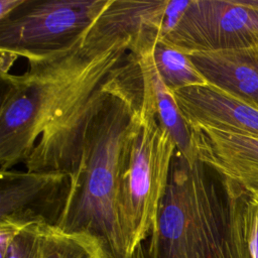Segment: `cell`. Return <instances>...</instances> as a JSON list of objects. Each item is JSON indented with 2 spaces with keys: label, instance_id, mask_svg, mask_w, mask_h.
Here are the masks:
<instances>
[{
  "label": "cell",
  "instance_id": "obj_1",
  "mask_svg": "<svg viewBox=\"0 0 258 258\" xmlns=\"http://www.w3.org/2000/svg\"><path fill=\"white\" fill-rule=\"evenodd\" d=\"M133 40L85 42L1 73L0 169L59 171L74 182L87 128L133 58Z\"/></svg>",
  "mask_w": 258,
  "mask_h": 258
},
{
  "label": "cell",
  "instance_id": "obj_2",
  "mask_svg": "<svg viewBox=\"0 0 258 258\" xmlns=\"http://www.w3.org/2000/svg\"><path fill=\"white\" fill-rule=\"evenodd\" d=\"M133 54L87 128L70 201L56 226L94 239L105 258H131L121 230L118 195L125 147L141 116L143 76Z\"/></svg>",
  "mask_w": 258,
  "mask_h": 258
},
{
  "label": "cell",
  "instance_id": "obj_3",
  "mask_svg": "<svg viewBox=\"0 0 258 258\" xmlns=\"http://www.w3.org/2000/svg\"><path fill=\"white\" fill-rule=\"evenodd\" d=\"M131 258H234L222 177L176 150L155 225Z\"/></svg>",
  "mask_w": 258,
  "mask_h": 258
},
{
  "label": "cell",
  "instance_id": "obj_4",
  "mask_svg": "<svg viewBox=\"0 0 258 258\" xmlns=\"http://www.w3.org/2000/svg\"><path fill=\"white\" fill-rule=\"evenodd\" d=\"M141 72L140 122L125 147L118 195L120 225L130 256L155 225L177 150L159 120L149 77L142 68Z\"/></svg>",
  "mask_w": 258,
  "mask_h": 258
},
{
  "label": "cell",
  "instance_id": "obj_5",
  "mask_svg": "<svg viewBox=\"0 0 258 258\" xmlns=\"http://www.w3.org/2000/svg\"><path fill=\"white\" fill-rule=\"evenodd\" d=\"M110 0H26L0 21L1 73L18 57L38 59L79 44Z\"/></svg>",
  "mask_w": 258,
  "mask_h": 258
},
{
  "label": "cell",
  "instance_id": "obj_6",
  "mask_svg": "<svg viewBox=\"0 0 258 258\" xmlns=\"http://www.w3.org/2000/svg\"><path fill=\"white\" fill-rule=\"evenodd\" d=\"M185 53L258 45V8L243 0H190L174 27L159 39Z\"/></svg>",
  "mask_w": 258,
  "mask_h": 258
},
{
  "label": "cell",
  "instance_id": "obj_7",
  "mask_svg": "<svg viewBox=\"0 0 258 258\" xmlns=\"http://www.w3.org/2000/svg\"><path fill=\"white\" fill-rule=\"evenodd\" d=\"M0 179V219L57 226L70 201L68 173L8 169Z\"/></svg>",
  "mask_w": 258,
  "mask_h": 258
},
{
  "label": "cell",
  "instance_id": "obj_8",
  "mask_svg": "<svg viewBox=\"0 0 258 258\" xmlns=\"http://www.w3.org/2000/svg\"><path fill=\"white\" fill-rule=\"evenodd\" d=\"M189 128L207 127L258 138V108L203 84L171 92Z\"/></svg>",
  "mask_w": 258,
  "mask_h": 258
},
{
  "label": "cell",
  "instance_id": "obj_9",
  "mask_svg": "<svg viewBox=\"0 0 258 258\" xmlns=\"http://www.w3.org/2000/svg\"><path fill=\"white\" fill-rule=\"evenodd\" d=\"M190 130L197 159L246 189H258L257 137L207 127Z\"/></svg>",
  "mask_w": 258,
  "mask_h": 258
},
{
  "label": "cell",
  "instance_id": "obj_10",
  "mask_svg": "<svg viewBox=\"0 0 258 258\" xmlns=\"http://www.w3.org/2000/svg\"><path fill=\"white\" fill-rule=\"evenodd\" d=\"M168 0H110V3L88 29L85 42H109L120 38L133 40L131 49L157 41Z\"/></svg>",
  "mask_w": 258,
  "mask_h": 258
},
{
  "label": "cell",
  "instance_id": "obj_11",
  "mask_svg": "<svg viewBox=\"0 0 258 258\" xmlns=\"http://www.w3.org/2000/svg\"><path fill=\"white\" fill-rule=\"evenodd\" d=\"M188 56L207 84L258 108V45Z\"/></svg>",
  "mask_w": 258,
  "mask_h": 258
},
{
  "label": "cell",
  "instance_id": "obj_12",
  "mask_svg": "<svg viewBox=\"0 0 258 258\" xmlns=\"http://www.w3.org/2000/svg\"><path fill=\"white\" fill-rule=\"evenodd\" d=\"M157 42V41H156ZM156 42H148L131 51L135 53L141 68L149 77L155 96L157 114L161 124L172 137L177 151L188 161L196 160L191 130L184 120L172 93L163 84L153 61V47Z\"/></svg>",
  "mask_w": 258,
  "mask_h": 258
},
{
  "label": "cell",
  "instance_id": "obj_13",
  "mask_svg": "<svg viewBox=\"0 0 258 258\" xmlns=\"http://www.w3.org/2000/svg\"><path fill=\"white\" fill-rule=\"evenodd\" d=\"M222 180L229 206L234 258H258V189H246L224 177Z\"/></svg>",
  "mask_w": 258,
  "mask_h": 258
},
{
  "label": "cell",
  "instance_id": "obj_14",
  "mask_svg": "<svg viewBox=\"0 0 258 258\" xmlns=\"http://www.w3.org/2000/svg\"><path fill=\"white\" fill-rule=\"evenodd\" d=\"M152 55L159 77L170 92L207 84L187 54L162 41L155 43Z\"/></svg>",
  "mask_w": 258,
  "mask_h": 258
},
{
  "label": "cell",
  "instance_id": "obj_15",
  "mask_svg": "<svg viewBox=\"0 0 258 258\" xmlns=\"http://www.w3.org/2000/svg\"><path fill=\"white\" fill-rule=\"evenodd\" d=\"M39 258H105L99 244L82 234H72L44 224Z\"/></svg>",
  "mask_w": 258,
  "mask_h": 258
},
{
  "label": "cell",
  "instance_id": "obj_16",
  "mask_svg": "<svg viewBox=\"0 0 258 258\" xmlns=\"http://www.w3.org/2000/svg\"><path fill=\"white\" fill-rule=\"evenodd\" d=\"M43 226V223L26 225L0 255V258H39Z\"/></svg>",
  "mask_w": 258,
  "mask_h": 258
},
{
  "label": "cell",
  "instance_id": "obj_17",
  "mask_svg": "<svg viewBox=\"0 0 258 258\" xmlns=\"http://www.w3.org/2000/svg\"><path fill=\"white\" fill-rule=\"evenodd\" d=\"M190 0H168V4L165 11L163 26H162V33L161 36L166 34L168 31H170L176 22L179 20L181 14L187 7ZM161 38V37H160Z\"/></svg>",
  "mask_w": 258,
  "mask_h": 258
},
{
  "label": "cell",
  "instance_id": "obj_18",
  "mask_svg": "<svg viewBox=\"0 0 258 258\" xmlns=\"http://www.w3.org/2000/svg\"><path fill=\"white\" fill-rule=\"evenodd\" d=\"M26 0H0V21L12 15Z\"/></svg>",
  "mask_w": 258,
  "mask_h": 258
},
{
  "label": "cell",
  "instance_id": "obj_19",
  "mask_svg": "<svg viewBox=\"0 0 258 258\" xmlns=\"http://www.w3.org/2000/svg\"><path fill=\"white\" fill-rule=\"evenodd\" d=\"M243 1H244V3H246L250 6L258 8V0H243Z\"/></svg>",
  "mask_w": 258,
  "mask_h": 258
}]
</instances>
